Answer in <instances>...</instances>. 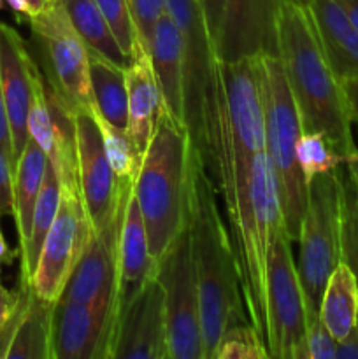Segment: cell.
Returning <instances> with one entry per match:
<instances>
[{"label":"cell","instance_id":"14","mask_svg":"<svg viewBox=\"0 0 358 359\" xmlns=\"http://www.w3.org/2000/svg\"><path fill=\"white\" fill-rule=\"evenodd\" d=\"M76 123L77 179L81 196L88 210L93 230L98 231L111 223L121 203L126 188L133 182L118 181L109 165L102 142V133L93 109H83L74 114Z\"/></svg>","mask_w":358,"mask_h":359},{"label":"cell","instance_id":"39","mask_svg":"<svg viewBox=\"0 0 358 359\" xmlns=\"http://www.w3.org/2000/svg\"><path fill=\"white\" fill-rule=\"evenodd\" d=\"M0 149L6 154L7 160L11 161L14 168V158H13V140H11V128L9 119H7L6 102H4V91H2V79H0Z\"/></svg>","mask_w":358,"mask_h":359},{"label":"cell","instance_id":"17","mask_svg":"<svg viewBox=\"0 0 358 359\" xmlns=\"http://www.w3.org/2000/svg\"><path fill=\"white\" fill-rule=\"evenodd\" d=\"M283 0H223L218 56L230 63L249 56H277V20Z\"/></svg>","mask_w":358,"mask_h":359},{"label":"cell","instance_id":"46","mask_svg":"<svg viewBox=\"0 0 358 359\" xmlns=\"http://www.w3.org/2000/svg\"><path fill=\"white\" fill-rule=\"evenodd\" d=\"M2 2H4V0H0V9H2Z\"/></svg>","mask_w":358,"mask_h":359},{"label":"cell","instance_id":"37","mask_svg":"<svg viewBox=\"0 0 358 359\" xmlns=\"http://www.w3.org/2000/svg\"><path fill=\"white\" fill-rule=\"evenodd\" d=\"M14 216V168L0 149V217Z\"/></svg>","mask_w":358,"mask_h":359},{"label":"cell","instance_id":"5","mask_svg":"<svg viewBox=\"0 0 358 359\" xmlns=\"http://www.w3.org/2000/svg\"><path fill=\"white\" fill-rule=\"evenodd\" d=\"M181 32L183 121L214 186L220 168V65L200 0H165Z\"/></svg>","mask_w":358,"mask_h":359},{"label":"cell","instance_id":"34","mask_svg":"<svg viewBox=\"0 0 358 359\" xmlns=\"http://www.w3.org/2000/svg\"><path fill=\"white\" fill-rule=\"evenodd\" d=\"M95 4L104 14L105 21L114 34L118 44L121 46L123 53L132 60L135 46L139 44L140 39L137 34L128 0H95Z\"/></svg>","mask_w":358,"mask_h":359},{"label":"cell","instance_id":"7","mask_svg":"<svg viewBox=\"0 0 358 359\" xmlns=\"http://www.w3.org/2000/svg\"><path fill=\"white\" fill-rule=\"evenodd\" d=\"M298 279L307 323L319 316L326 280L343 259V167L309 182L307 207L298 235Z\"/></svg>","mask_w":358,"mask_h":359},{"label":"cell","instance_id":"32","mask_svg":"<svg viewBox=\"0 0 358 359\" xmlns=\"http://www.w3.org/2000/svg\"><path fill=\"white\" fill-rule=\"evenodd\" d=\"M297 161L307 186L316 175L337 170L346 163V160L332 149L329 140L321 133L304 132L297 140Z\"/></svg>","mask_w":358,"mask_h":359},{"label":"cell","instance_id":"8","mask_svg":"<svg viewBox=\"0 0 358 359\" xmlns=\"http://www.w3.org/2000/svg\"><path fill=\"white\" fill-rule=\"evenodd\" d=\"M263 100H265L267 153L272 160L283 202L284 224L291 242L298 241L307 207V182L297 161V140L302 123L297 104L286 83L279 56H262Z\"/></svg>","mask_w":358,"mask_h":359},{"label":"cell","instance_id":"45","mask_svg":"<svg viewBox=\"0 0 358 359\" xmlns=\"http://www.w3.org/2000/svg\"><path fill=\"white\" fill-rule=\"evenodd\" d=\"M340 6V9L346 13L347 20L353 23V27L358 30V0H336Z\"/></svg>","mask_w":358,"mask_h":359},{"label":"cell","instance_id":"36","mask_svg":"<svg viewBox=\"0 0 358 359\" xmlns=\"http://www.w3.org/2000/svg\"><path fill=\"white\" fill-rule=\"evenodd\" d=\"M307 342L309 359H336L337 353V340L333 339L332 333L321 321V318H314L307 323Z\"/></svg>","mask_w":358,"mask_h":359},{"label":"cell","instance_id":"15","mask_svg":"<svg viewBox=\"0 0 358 359\" xmlns=\"http://www.w3.org/2000/svg\"><path fill=\"white\" fill-rule=\"evenodd\" d=\"M118 316V294L90 304L56 302L53 311V359H109Z\"/></svg>","mask_w":358,"mask_h":359},{"label":"cell","instance_id":"41","mask_svg":"<svg viewBox=\"0 0 358 359\" xmlns=\"http://www.w3.org/2000/svg\"><path fill=\"white\" fill-rule=\"evenodd\" d=\"M18 300H20V290L9 291L0 280V330L6 326V323L16 311Z\"/></svg>","mask_w":358,"mask_h":359},{"label":"cell","instance_id":"38","mask_svg":"<svg viewBox=\"0 0 358 359\" xmlns=\"http://www.w3.org/2000/svg\"><path fill=\"white\" fill-rule=\"evenodd\" d=\"M7 6L11 7L16 18L20 21L27 20L30 21L32 18L39 16L41 13H44L49 6L56 2V0H4Z\"/></svg>","mask_w":358,"mask_h":359},{"label":"cell","instance_id":"43","mask_svg":"<svg viewBox=\"0 0 358 359\" xmlns=\"http://www.w3.org/2000/svg\"><path fill=\"white\" fill-rule=\"evenodd\" d=\"M343 88L347 100V109H350L351 123L358 126V76L353 77V79L344 81Z\"/></svg>","mask_w":358,"mask_h":359},{"label":"cell","instance_id":"24","mask_svg":"<svg viewBox=\"0 0 358 359\" xmlns=\"http://www.w3.org/2000/svg\"><path fill=\"white\" fill-rule=\"evenodd\" d=\"M56 302H48L30 290L27 307L11 340L6 359H53V311Z\"/></svg>","mask_w":358,"mask_h":359},{"label":"cell","instance_id":"25","mask_svg":"<svg viewBox=\"0 0 358 359\" xmlns=\"http://www.w3.org/2000/svg\"><path fill=\"white\" fill-rule=\"evenodd\" d=\"M46 163L48 156L37 146L34 139H28L23 153L20 154L14 167V221H16L18 241L21 249L30 235L32 216H34L35 203L39 191L44 181Z\"/></svg>","mask_w":358,"mask_h":359},{"label":"cell","instance_id":"13","mask_svg":"<svg viewBox=\"0 0 358 359\" xmlns=\"http://www.w3.org/2000/svg\"><path fill=\"white\" fill-rule=\"evenodd\" d=\"M109 359H171L165 294L157 272L118 307Z\"/></svg>","mask_w":358,"mask_h":359},{"label":"cell","instance_id":"27","mask_svg":"<svg viewBox=\"0 0 358 359\" xmlns=\"http://www.w3.org/2000/svg\"><path fill=\"white\" fill-rule=\"evenodd\" d=\"M319 318L337 342L346 339L357 325L358 283L354 273L343 259L326 280L319 305Z\"/></svg>","mask_w":358,"mask_h":359},{"label":"cell","instance_id":"21","mask_svg":"<svg viewBox=\"0 0 358 359\" xmlns=\"http://www.w3.org/2000/svg\"><path fill=\"white\" fill-rule=\"evenodd\" d=\"M323 53L340 83L358 76V30L336 0H304Z\"/></svg>","mask_w":358,"mask_h":359},{"label":"cell","instance_id":"31","mask_svg":"<svg viewBox=\"0 0 358 359\" xmlns=\"http://www.w3.org/2000/svg\"><path fill=\"white\" fill-rule=\"evenodd\" d=\"M343 262L358 283V154L343 165Z\"/></svg>","mask_w":358,"mask_h":359},{"label":"cell","instance_id":"23","mask_svg":"<svg viewBox=\"0 0 358 359\" xmlns=\"http://www.w3.org/2000/svg\"><path fill=\"white\" fill-rule=\"evenodd\" d=\"M150 56L160 90V107L183 121V41L167 9L154 25Z\"/></svg>","mask_w":358,"mask_h":359},{"label":"cell","instance_id":"29","mask_svg":"<svg viewBox=\"0 0 358 359\" xmlns=\"http://www.w3.org/2000/svg\"><path fill=\"white\" fill-rule=\"evenodd\" d=\"M58 2L63 6L70 23L86 44L88 51L104 56L105 60L121 69L130 65L132 60L123 53L121 46L116 41L95 0H58Z\"/></svg>","mask_w":358,"mask_h":359},{"label":"cell","instance_id":"11","mask_svg":"<svg viewBox=\"0 0 358 359\" xmlns=\"http://www.w3.org/2000/svg\"><path fill=\"white\" fill-rule=\"evenodd\" d=\"M157 277L165 294L168 358L204 359L199 287L188 223L157 262Z\"/></svg>","mask_w":358,"mask_h":359},{"label":"cell","instance_id":"10","mask_svg":"<svg viewBox=\"0 0 358 359\" xmlns=\"http://www.w3.org/2000/svg\"><path fill=\"white\" fill-rule=\"evenodd\" d=\"M28 23L41 51L46 81L53 91L74 114L83 109H93L90 90V51L70 23L62 4L56 0Z\"/></svg>","mask_w":358,"mask_h":359},{"label":"cell","instance_id":"20","mask_svg":"<svg viewBox=\"0 0 358 359\" xmlns=\"http://www.w3.org/2000/svg\"><path fill=\"white\" fill-rule=\"evenodd\" d=\"M154 272L157 259L151 256L146 224L132 188L126 198L118 237V307L154 276Z\"/></svg>","mask_w":358,"mask_h":359},{"label":"cell","instance_id":"19","mask_svg":"<svg viewBox=\"0 0 358 359\" xmlns=\"http://www.w3.org/2000/svg\"><path fill=\"white\" fill-rule=\"evenodd\" d=\"M37 63L27 51L21 35L9 25L0 21V79H2L4 102L9 119L13 140L14 167L27 146L28 112L32 102V79Z\"/></svg>","mask_w":358,"mask_h":359},{"label":"cell","instance_id":"40","mask_svg":"<svg viewBox=\"0 0 358 359\" xmlns=\"http://www.w3.org/2000/svg\"><path fill=\"white\" fill-rule=\"evenodd\" d=\"M200 4H202L204 14H206V20H207V27H209L211 35H213L214 44L218 46V37H220V25H221V11H223V0H200Z\"/></svg>","mask_w":358,"mask_h":359},{"label":"cell","instance_id":"33","mask_svg":"<svg viewBox=\"0 0 358 359\" xmlns=\"http://www.w3.org/2000/svg\"><path fill=\"white\" fill-rule=\"evenodd\" d=\"M269 349L251 323H241L223 333L211 359H267Z\"/></svg>","mask_w":358,"mask_h":359},{"label":"cell","instance_id":"22","mask_svg":"<svg viewBox=\"0 0 358 359\" xmlns=\"http://www.w3.org/2000/svg\"><path fill=\"white\" fill-rule=\"evenodd\" d=\"M128 91V130L140 153H146L160 112V90L154 77L150 51L142 42L135 46L132 62L125 69Z\"/></svg>","mask_w":358,"mask_h":359},{"label":"cell","instance_id":"42","mask_svg":"<svg viewBox=\"0 0 358 359\" xmlns=\"http://www.w3.org/2000/svg\"><path fill=\"white\" fill-rule=\"evenodd\" d=\"M336 359H358V319L350 335L337 344Z\"/></svg>","mask_w":358,"mask_h":359},{"label":"cell","instance_id":"12","mask_svg":"<svg viewBox=\"0 0 358 359\" xmlns=\"http://www.w3.org/2000/svg\"><path fill=\"white\" fill-rule=\"evenodd\" d=\"M93 233L81 189L62 186L58 212L49 228L30 280L39 297L48 302L60 300L70 273Z\"/></svg>","mask_w":358,"mask_h":359},{"label":"cell","instance_id":"30","mask_svg":"<svg viewBox=\"0 0 358 359\" xmlns=\"http://www.w3.org/2000/svg\"><path fill=\"white\" fill-rule=\"evenodd\" d=\"M93 114L102 133L105 156H107V161L111 165L112 172H114L116 179L118 181L135 182L140 165H142L144 154L140 153L137 144L133 142L128 130L111 125L104 118H100L95 111Z\"/></svg>","mask_w":358,"mask_h":359},{"label":"cell","instance_id":"28","mask_svg":"<svg viewBox=\"0 0 358 359\" xmlns=\"http://www.w3.org/2000/svg\"><path fill=\"white\" fill-rule=\"evenodd\" d=\"M60 196H62V184L51 161L46 163L44 181H42L41 191H39L37 203H35L34 216H32V228L27 242L20 249L21 273L20 279L30 283L32 276L37 266L39 256H41L42 245H44L48 231L55 221L56 212L60 207Z\"/></svg>","mask_w":358,"mask_h":359},{"label":"cell","instance_id":"35","mask_svg":"<svg viewBox=\"0 0 358 359\" xmlns=\"http://www.w3.org/2000/svg\"><path fill=\"white\" fill-rule=\"evenodd\" d=\"M128 4L140 42L150 51L154 25L165 11V0H128Z\"/></svg>","mask_w":358,"mask_h":359},{"label":"cell","instance_id":"18","mask_svg":"<svg viewBox=\"0 0 358 359\" xmlns=\"http://www.w3.org/2000/svg\"><path fill=\"white\" fill-rule=\"evenodd\" d=\"M133 184L126 188L119 209L111 223L95 231L67 280L60 302L90 304L100 297L118 294V237L126 198Z\"/></svg>","mask_w":358,"mask_h":359},{"label":"cell","instance_id":"2","mask_svg":"<svg viewBox=\"0 0 358 359\" xmlns=\"http://www.w3.org/2000/svg\"><path fill=\"white\" fill-rule=\"evenodd\" d=\"M277 56L297 104L302 132L321 133L344 160L357 156L343 83L323 53L304 0H283L277 20Z\"/></svg>","mask_w":358,"mask_h":359},{"label":"cell","instance_id":"44","mask_svg":"<svg viewBox=\"0 0 358 359\" xmlns=\"http://www.w3.org/2000/svg\"><path fill=\"white\" fill-rule=\"evenodd\" d=\"M16 256H20V249L13 251V249L9 248V244H7L6 237H4L2 233V228H0V273H2L4 266L13 265Z\"/></svg>","mask_w":358,"mask_h":359},{"label":"cell","instance_id":"3","mask_svg":"<svg viewBox=\"0 0 358 359\" xmlns=\"http://www.w3.org/2000/svg\"><path fill=\"white\" fill-rule=\"evenodd\" d=\"M192 139L181 119L160 107L153 135L133 182L154 259L165 255L188 223Z\"/></svg>","mask_w":358,"mask_h":359},{"label":"cell","instance_id":"26","mask_svg":"<svg viewBox=\"0 0 358 359\" xmlns=\"http://www.w3.org/2000/svg\"><path fill=\"white\" fill-rule=\"evenodd\" d=\"M90 90L93 111L118 128L128 126L125 69L90 51Z\"/></svg>","mask_w":358,"mask_h":359},{"label":"cell","instance_id":"1","mask_svg":"<svg viewBox=\"0 0 358 359\" xmlns=\"http://www.w3.org/2000/svg\"><path fill=\"white\" fill-rule=\"evenodd\" d=\"M218 189L202 161L193 154L188 196V231L199 287L204 359H211L228 328L248 323L230 231L227 230Z\"/></svg>","mask_w":358,"mask_h":359},{"label":"cell","instance_id":"6","mask_svg":"<svg viewBox=\"0 0 358 359\" xmlns=\"http://www.w3.org/2000/svg\"><path fill=\"white\" fill-rule=\"evenodd\" d=\"M263 56V55H262ZM262 56L220 65V168L216 189L223 195L228 223L237 209L246 170L267 149Z\"/></svg>","mask_w":358,"mask_h":359},{"label":"cell","instance_id":"9","mask_svg":"<svg viewBox=\"0 0 358 359\" xmlns=\"http://www.w3.org/2000/svg\"><path fill=\"white\" fill-rule=\"evenodd\" d=\"M286 230L274 238L267 259V337L270 359H309L307 316Z\"/></svg>","mask_w":358,"mask_h":359},{"label":"cell","instance_id":"4","mask_svg":"<svg viewBox=\"0 0 358 359\" xmlns=\"http://www.w3.org/2000/svg\"><path fill=\"white\" fill-rule=\"evenodd\" d=\"M249 323L267 337V259L277 233L286 230L279 184L269 153L251 160L239 186L237 209L228 223Z\"/></svg>","mask_w":358,"mask_h":359},{"label":"cell","instance_id":"16","mask_svg":"<svg viewBox=\"0 0 358 359\" xmlns=\"http://www.w3.org/2000/svg\"><path fill=\"white\" fill-rule=\"evenodd\" d=\"M28 135L44 151L48 161L53 163L60 184L79 188L74 112L53 91L37 65L32 79Z\"/></svg>","mask_w":358,"mask_h":359}]
</instances>
